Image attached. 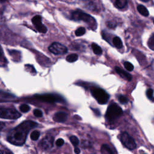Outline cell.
Segmentation results:
<instances>
[{"label": "cell", "instance_id": "9c48e42d", "mask_svg": "<svg viewBox=\"0 0 154 154\" xmlns=\"http://www.w3.org/2000/svg\"><path fill=\"white\" fill-rule=\"evenodd\" d=\"M32 22L39 32L46 33L47 32V28L42 23V17L40 16L36 15L33 17L32 19Z\"/></svg>", "mask_w": 154, "mask_h": 154}, {"label": "cell", "instance_id": "277c9868", "mask_svg": "<svg viewBox=\"0 0 154 154\" xmlns=\"http://www.w3.org/2000/svg\"><path fill=\"white\" fill-rule=\"evenodd\" d=\"M91 93L100 104H105L109 99L108 94L102 88L93 87L91 89Z\"/></svg>", "mask_w": 154, "mask_h": 154}, {"label": "cell", "instance_id": "5bb4252c", "mask_svg": "<svg viewBox=\"0 0 154 154\" xmlns=\"http://www.w3.org/2000/svg\"><path fill=\"white\" fill-rule=\"evenodd\" d=\"M137 10L141 15H143L145 17L148 16L149 14L147 9L143 5H138L137 6Z\"/></svg>", "mask_w": 154, "mask_h": 154}, {"label": "cell", "instance_id": "5b68a950", "mask_svg": "<svg viewBox=\"0 0 154 154\" xmlns=\"http://www.w3.org/2000/svg\"><path fill=\"white\" fill-rule=\"evenodd\" d=\"M20 114L15 109L0 108V118L6 119H16L20 117Z\"/></svg>", "mask_w": 154, "mask_h": 154}, {"label": "cell", "instance_id": "9a60e30c", "mask_svg": "<svg viewBox=\"0 0 154 154\" xmlns=\"http://www.w3.org/2000/svg\"><path fill=\"white\" fill-rule=\"evenodd\" d=\"M112 43L115 47H116L118 49H120L123 47V43L120 38V37L116 36L112 39Z\"/></svg>", "mask_w": 154, "mask_h": 154}, {"label": "cell", "instance_id": "7a4b0ae2", "mask_svg": "<svg viewBox=\"0 0 154 154\" xmlns=\"http://www.w3.org/2000/svg\"><path fill=\"white\" fill-rule=\"evenodd\" d=\"M122 114L123 111L121 107L114 103L111 104L108 108L105 114V118L108 122H113L120 117Z\"/></svg>", "mask_w": 154, "mask_h": 154}, {"label": "cell", "instance_id": "4fadbf2b", "mask_svg": "<svg viewBox=\"0 0 154 154\" xmlns=\"http://www.w3.org/2000/svg\"><path fill=\"white\" fill-rule=\"evenodd\" d=\"M128 4V0H116L114 6L119 9H123Z\"/></svg>", "mask_w": 154, "mask_h": 154}, {"label": "cell", "instance_id": "7c38bea8", "mask_svg": "<svg viewBox=\"0 0 154 154\" xmlns=\"http://www.w3.org/2000/svg\"><path fill=\"white\" fill-rule=\"evenodd\" d=\"M115 70L117 72V74H119L121 77L123 78L124 79L128 80V81H131L132 79V75L129 73L128 72H126L124 70L122 69L120 67L116 66L115 67Z\"/></svg>", "mask_w": 154, "mask_h": 154}, {"label": "cell", "instance_id": "ac0fdd59", "mask_svg": "<svg viewBox=\"0 0 154 154\" xmlns=\"http://www.w3.org/2000/svg\"><path fill=\"white\" fill-rule=\"evenodd\" d=\"M101 152L103 153H113L112 150L111 149V148L108 146V145L104 144L101 147Z\"/></svg>", "mask_w": 154, "mask_h": 154}, {"label": "cell", "instance_id": "f546056e", "mask_svg": "<svg viewBox=\"0 0 154 154\" xmlns=\"http://www.w3.org/2000/svg\"><path fill=\"white\" fill-rule=\"evenodd\" d=\"M106 25L110 28H113L116 26V23L112 21H108L106 22Z\"/></svg>", "mask_w": 154, "mask_h": 154}, {"label": "cell", "instance_id": "4dcf8cb0", "mask_svg": "<svg viewBox=\"0 0 154 154\" xmlns=\"http://www.w3.org/2000/svg\"><path fill=\"white\" fill-rule=\"evenodd\" d=\"M74 152L75 153L78 154V153H79L81 152V150H80V149L78 147H77V146H75V149H74Z\"/></svg>", "mask_w": 154, "mask_h": 154}, {"label": "cell", "instance_id": "8992f818", "mask_svg": "<svg viewBox=\"0 0 154 154\" xmlns=\"http://www.w3.org/2000/svg\"><path fill=\"white\" fill-rule=\"evenodd\" d=\"M34 97L40 100L54 103V102H59L64 100L63 98L58 94H37Z\"/></svg>", "mask_w": 154, "mask_h": 154}, {"label": "cell", "instance_id": "d590c367", "mask_svg": "<svg viewBox=\"0 0 154 154\" xmlns=\"http://www.w3.org/2000/svg\"><path fill=\"white\" fill-rule=\"evenodd\" d=\"M1 57V52H0V57Z\"/></svg>", "mask_w": 154, "mask_h": 154}, {"label": "cell", "instance_id": "2e32d148", "mask_svg": "<svg viewBox=\"0 0 154 154\" xmlns=\"http://www.w3.org/2000/svg\"><path fill=\"white\" fill-rule=\"evenodd\" d=\"M14 97V95L9 93L0 90V98L4 99H13Z\"/></svg>", "mask_w": 154, "mask_h": 154}, {"label": "cell", "instance_id": "f1b7e54d", "mask_svg": "<svg viewBox=\"0 0 154 154\" xmlns=\"http://www.w3.org/2000/svg\"><path fill=\"white\" fill-rule=\"evenodd\" d=\"M64 140L62 139V138H58L57 141H56V145L58 146V147H61L62 146L63 144H64Z\"/></svg>", "mask_w": 154, "mask_h": 154}, {"label": "cell", "instance_id": "3957f363", "mask_svg": "<svg viewBox=\"0 0 154 154\" xmlns=\"http://www.w3.org/2000/svg\"><path fill=\"white\" fill-rule=\"evenodd\" d=\"M71 18L76 21H84L91 25H96V20L91 16L79 10L73 11L71 14Z\"/></svg>", "mask_w": 154, "mask_h": 154}, {"label": "cell", "instance_id": "1f68e13d", "mask_svg": "<svg viewBox=\"0 0 154 154\" xmlns=\"http://www.w3.org/2000/svg\"><path fill=\"white\" fill-rule=\"evenodd\" d=\"M4 126H5V124L4 123L0 122V131L2 130Z\"/></svg>", "mask_w": 154, "mask_h": 154}, {"label": "cell", "instance_id": "52a82bcc", "mask_svg": "<svg viewBox=\"0 0 154 154\" xmlns=\"http://www.w3.org/2000/svg\"><path fill=\"white\" fill-rule=\"evenodd\" d=\"M120 140L123 144L129 150H134L136 148V143L134 140L126 132L122 133Z\"/></svg>", "mask_w": 154, "mask_h": 154}, {"label": "cell", "instance_id": "ffe728a7", "mask_svg": "<svg viewBox=\"0 0 154 154\" xmlns=\"http://www.w3.org/2000/svg\"><path fill=\"white\" fill-rule=\"evenodd\" d=\"M147 45L150 49L154 51V34H153L149 38L147 42Z\"/></svg>", "mask_w": 154, "mask_h": 154}, {"label": "cell", "instance_id": "ba28073f", "mask_svg": "<svg viewBox=\"0 0 154 154\" xmlns=\"http://www.w3.org/2000/svg\"><path fill=\"white\" fill-rule=\"evenodd\" d=\"M49 51L55 55L64 54L67 52V48L64 45L58 43L54 42L49 46Z\"/></svg>", "mask_w": 154, "mask_h": 154}, {"label": "cell", "instance_id": "83f0119b", "mask_svg": "<svg viewBox=\"0 0 154 154\" xmlns=\"http://www.w3.org/2000/svg\"><path fill=\"white\" fill-rule=\"evenodd\" d=\"M34 114L37 117H41L43 116V112L41 110L38 109H35L34 111Z\"/></svg>", "mask_w": 154, "mask_h": 154}, {"label": "cell", "instance_id": "cb8c5ba5", "mask_svg": "<svg viewBox=\"0 0 154 154\" xmlns=\"http://www.w3.org/2000/svg\"><path fill=\"white\" fill-rule=\"evenodd\" d=\"M123 66L125 67V69L129 71V72H131L134 69V66L132 64H131V63L128 62V61H125L123 63Z\"/></svg>", "mask_w": 154, "mask_h": 154}, {"label": "cell", "instance_id": "d4e9b609", "mask_svg": "<svg viewBox=\"0 0 154 154\" xmlns=\"http://www.w3.org/2000/svg\"><path fill=\"white\" fill-rule=\"evenodd\" d=\"M70 141L75 147L79 144V140L76 136H71L70 137Z\"/></svg>", "mask_w": 154, "mask_h": 154}, {"label": "cell", "instance_id": "30bf717a", "mask_svg": "<svg viewBox=\"0 0 154 154\" xmlns=\"http://www.w3.org/2000/svg\"><path fill=\"white\" fill-rule=\"evenodd\" d=\"M54 137L51 135H47L40 143V146L44 150L51 149L53 146Z\"/></svg>", "mask_w": 154, "mask_h": 154}, {"label": "cell", "instance_id": "e0dca14e", "mask_svg": "<svg viewBox=\"0 0 154 154\" xmlns=\"http://www.w3.org/2000/svg\"><path fill=\"white\" fill-rule=\"evenodd\" d=\"M91 48L94 53L96 55H100L102 53V50L101 48L96 43H93L91 44Z\"/></svg>", "mask_w": 154, "mask_h": 154}, {"label": "cell", "instance_id": "d6a6232c", "mask_svg": "<svg viewBox=\"0 0 154 154\" xmlns=\"http://www.w3.org/2000/svg\"><path fill=\"white\" fill-rule=\"evenodd\" d=\"M7 153V152H5V151H4V150H0V153Z\"/></svg>", "mask_w": 154, "mask_h": 154}, {"label": "cell", "instance_id": "8d00e7d4", "mask_svg": "<svg viewBox=\"0 0 154 154\" xmlns=\"http://www.w3.org/2000/svg\"><path fill=\"white\" fill-rule=\"evenodd\" d=\"M153 23H154V21H153Z\"/></svg>", "mask_w": 154, "mask_h": 154}, {"label": "cell", "instance_id": "8fae6325", "mask_svg": "<svg viewBox=\"0 0 154 154\" xmlns=\"http://www.w3.org/2000/svg\"><path fill=\"white\" fill-rule=\"evenodd\" d=\"M67 119V113L63 111H60L55 113L53 117V119L55 122H59V123H63L66 122Z\"/></svg>", "mask_w": 154, "mask_h": 154}, {"label": "cell", "instance_id": "d6986e66", "mask_svg": "<svg viewBox=\"0 0 154 154\" xmlns=\"http://www.w3.org/2000/svg\"><path fill=\"white\" fill-rule=\"evenodd\" d=\"M78 59V55L76 54H72L67 56L66 61L69 63H73L76 61Z\"/></svg>", "mask_w": 154, "mask_h": 154}, {"label": "cell", "instance_id": "484cf974", "mask_svg": "<svg viewBox=\"0 0 154 154\" xmlns=\"http://www.w3.org/2000/svg\"><path fill=\"white\" fill-rule=\"evenodd\" d=\"M19 109L23 112H27L30 109V106L26 104H22L20 106Z\"/></svg>", "mask_w": 154, "mask_h": 154}, {"label": "cell", "instance_id": "4316f807", "mask_svg": "<svg viewBox=\"0 0 154 154\" xmlns=\"http://www.w3.org/2000/svg\"><path fill=\"white\" fill-rule=\"evenodd\" d=\"M119 100L122 104H126L128 102V99L123 95H120L119 96Z\"/></svg>", "mask_w": 154, "mask_h": 154}, {"label": "cell", "instance_id": "836d02e7", "mask_svg": "<svg viewBox=\"0 0 154 154\" xmlns=\"http://www.w3.org/2000/svg\"><path fill=\"white\" fill-rule=\"evenodd\" d=\"M140 1H143V2H148L149 0H140Z\"/></svg>", "mask_w": 154, "mask_h": 154}, {"label": "cell", "instance_id": "e575fe53", "mask_svg": "<svg viewBox=\"0 0 154 154\" xmlns=\"http://www.w3.org/2000/svg\"><path fill=\"white\" fill-rule=\"evenodd\" d=\"M6 0H0V2H5Z\"/></svg>", "mask_w": 154, "mask_h": 154}, {"label": "cell", "instance_id": "603a6c76", "mask_svg": "<svg viewBox=\"0 0 154 154\" xmlns=\"http://www.w3.org/2000/svg\"><path fill=\"white\" fill-rule=\"evenodd\" d=\"M146 95L149 99L154 102V96H153V90L152 88H149L146 91Z\"/></svg>", "mask_w": 154, "mask_h": 154}, {"label": "cell", "instance_id": "44dd1931", "mask_svg": "<svg viewBox=\"0 0 154 154\" xmlns=\"http://www.w3.org/2000/svg\"><path fill=\"white\" fill-rule=\"evenodd\" d=\"M40 137V132L38 131H34L30 135V138L33 141H36Z\"/></svg>", "mask_w": 154, "mask_h": 154}, {"label": "cell", "instance_id": "6da1fadb", "mask_svg": "<svg viewBox=\"0 0 154 154\" xmlns=\"http://www.w3.org/2000/svg\"><path fill=\"white\" fill-rule=\"evenodd\" d=\"M37 124L32 121H26L11 131L8 137V140L15 145H22L25 141L27 134L31 129L35 127Z\"/></svg>", "mask_w": 154, "mask_h": 154}, {"label": "cell", "instance_id": "7402d4cb", "mask_svg": "<svg viewBox=\"0 0 154 154\" xmlns=\"http://www.w3.org/2000/svg\"><path fill=\"white\" fill-rule=\"evenodd\" d=\"M85 33V29L84 27H79L75 31V35L76 36H81Z\"/></svg>", "mask_w": 154, "mask_h": 154}]
</instances>
